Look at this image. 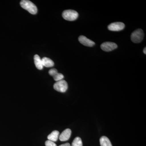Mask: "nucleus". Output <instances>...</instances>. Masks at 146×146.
<instances>
[{"mask_svg": "<svg viewBox=\"0 0 146 146\" xmlns=\"http://www.w3.org/2000/svg\"><path fill=\"white\" fill-rule=\"evenodd\" d=\"M21 6L24 9L28 11L32 14H36L37 12V7L33 3L28 0H23L20 3Z\"/></svg>", "mask_w": 146, "mask_h": 146, "instance_id": "nucleus-1", "label": "nucleus"}, {"mask_svg": "<svg viewBox=\"0 0 146 146\" xmlns=\"http://www.w3.org/2000/svg\"><path fill=\"white\" fill-rule=\"evenodd\" d=\"M144 37V33L143 30L138 29L131 33V39L133 43H139L142 42Z\"/></svg>", "mask_w": 146, "mask_h": 146, "instance_id": "nucleus-2", "label": "nucleus"}, {"mask_svg": "<svg viewBox=\"0 0 146 146\" xmlns=\"http://www.w3.org/2000/svg\"><path fill=\"white\" fill-rule=\"evenodd\" d=\"M62 16L66 21H75L78 17V13L76 11L66 10L63 11Z\"/></svg>", "mask_w": 146, "mask_h": 146, "instance_id": "nucleus-3", "label": "nucleus"}, {"mask_svg": "<svg viewBox=\"0 0 146 146\" xmlns=\"http://www.w3.org/2000/svg\"><path fill=\"white\" fill-rule=\"evenodd\" d=\"M54 88L56 91L61 93H65L68 89V84L67 82L62 80L56 82L54 85Z\"/></svg>", "mask_w": 146, "mask_h": 146, "instance_id": "nucleus-4", "label": "nucleus"}, {"mask_svg": "<svg viewBox=\"0 0 146 146\" xmlns=\"http://www.w3.org/2000/svg\"><path fill=\"white\" fill-rule=\"evenodd\" d=\"M125 25L121 22H115L110 24L108 26V30L112 31H119L124 29Z\"/></svg>", "mask_w": 146, "mask_h": 146, "instance_id": "nucleus-5", "label": "nucleus"}, {"mask_svg": "<svg viewBox=\"0 0 146 146\" xmlns=\"http://www.w3.org/2000/svg\"><path fill=\"white\" fill-rule=\"evenodd\" d=\"M101 48L103 50L106 52H110L117 48V44L112 42H105L101 45Z\"/></svg>", "mask_w": 146, "mask_h": 146, "instance_id": "nucleus-6", "label": "nucleus"}, {"mask_svg": "<svg viewBox=\"0 0 146 146\" xmlns=\"http://www.w3.org/2000/svg\"><path fill=\"white\" fill-rule=\"evenodd\" d=\"M78 40L81 44L86 46L93 47L95 45V42L83 35H81L79 37Z\"/></svg>", "mask_w": 146, "mask_h": 146, "instance_id": "nucleus-7", "label": "nucleus"}, {"mask_svg": "<svg viewBox=\"0 0 146 146\" xmlns=\"http://www.w3.org/2000/svg\"><path fill=\"white\" fill-rule=\"evenodd\" d=\"M72 134V131L70 129H65L59 136V140L61 141H65L69 140Z\"/></svg>", "mask_w": 146, "mask_h": 146, "instance_id": "nucleus-8", "label": "nucleus"}, {"mask_svg": "<svg viewBox=\"0 0 146 146\" xmlns=\"http://www.w3.org/2000/svg\"><path fill=\"white\" fill-rule=\"evenodd\" d=\"M42 64L44 67L46 68H51L54 65V62L50 58L47 57H44L42 59Z\"/></svg>", "mask_w": 146, "mask_h": 146, "instance_id": "nucleus-9", "label": "nucleus"}, {"mask_svg": "<svg viewBox=\"0 0 146 146\" xmlns=\"http://www.w3.org/2000/svg\"><path fill=\"white\" fill-rule=\"evenodd\" d=\"M34 63L35 64L36 68H37L38 70H42L43 68V64L42 59H41L40 57L38 55L36 54L35 55L34 57Z\"/></svg>", "mask_w": 146, "mask_h": 146, "instance_id": "nucleus-10", "label": "nucleus"}, {"mask_svg": "<svg viewBox=\"0 0 146 146\" xmlns=\"http://www.w3.org/2000/svg\"><path fill=\"white\" fill-rule=\"evenodd\" d=\"M59 132L58 131L54 130L48 136V140L52 142H56L59 137Z\"/></svg>", "mask_w": 146, "mask_h": 146, "instance_id": "nucleus-11", "label": "nucleus"}, {"mask_svg": "<svg viewBox=\"0 0 146 146\" xmlns=\"http://www.w3.org/2000/svg\"><path fill=\"white\" fill-rule=\"evenodd\" d=\"M100 143L101 146H112L109 138L105 136H102L100 138Z\"/></svg>", "mask_w": 146, "mask_h": 146, "instance_id": "nucleus-12", "label": "nucleus"}, {"mask_svg": "<svg viewBox=\"0 0 146 146\" xmlns=\"http://www.w3.org/2000/svg\"><path fill=\"white\" fill-rule=\"evenodd\" d=\"M72 146H82L81 138L79 137H76L72 143Z\"/></svg>", "mask_w": 146, "mask_h": 146, "instance_id": "nucleus-13", "label": "nucleus"}, {"mask_svg": "<svg viewBox=\"0 0 146 146\" xmlns=\"http://www.w3.org/2000/svg\"><path fill=\"white\" fill-rule=\"evenodd\" d=\"M53 77L55 81L57 82L63 80L64 78V76L61 73H58Z\"/></svg>", "mask_w": 146, "mask_h": 146, "instance_id": "nucleus-14", "label": "nucleus"}, {"mask_svg": "<svg viewBox=\"0 0 146 146\" xmlns=\"http://www.w3.org/2000/svg\"><path fill=\"white\" fill-rule=\"evenodd\" d=\"M58 73V72L57 70L56 69H54V68L51 69V70L49 71V74L52 77Z\"/></svg>", "mask_w": 146, "mask_h": 146, "instance_id": "nucleus-15", "label": "nucleus"}, {"mask_svg": "<svg viewBox=\"0 0 146 146\" xmlns=\"http://www.w3.org/2000/svg\"><path fill=\"white\" fill-rule=\"evenodd\" d=\"M45 145L46 146H57L56 144L54 142H52L49 140L46 141L45 142Z\"/></svg>", "mask_w": 146, "mask_h": 146, "instance_id": "nucleus-16", "label": "nucleus"}, {"mask_svg": "<svg viewBox=\"0 0 146 146\" xmlns=\"http://www.w3.org/2000/svg\"><path fill=\"white\" fill-rule=\"evenodd\" d=\"M59 146H71L70 145L69 143H66L62 144Z\"/></svg>", "mask_w": 146, "mask_h": 146, "instance_id": "nucleus-17", "label": "nucleus"}, {"mask_svg": "<svg viewBox=\"0 0 146 146\" xmlns=\"http://www.w3.org/2000/svg\"><path fill=\"white\" fill-rule=\"evenodd\" d=\"M143 52L145 54H146V48H145L143 50Z\"/></svg>", "mask_w": 146, "mask_h": 146, "instance_id": "nucleus-18", "label": "nucleus"}]
</instances>
